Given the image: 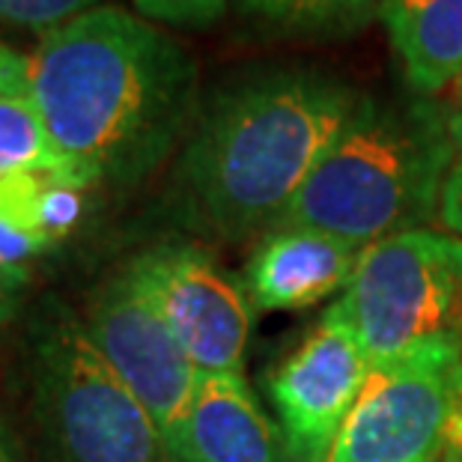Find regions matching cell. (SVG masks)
Wrapping results in <instances>:
<instances>
[{
    "mask_svg": "<svg viewBox=\"0 0 462 462\" xmlns=\"http://www.w3.org/2000/svg\"><path fill=\"white\" fill-rule=\"evenodd\" d=\"M27 90L78 189L125 191L182 150L200 111V72L180 39L120 6L45 33Z\"/></svg>",
    "mask_w": 462,
    "mask_h": 462,
    "instance_id": "cell-1",
    "label": "cell"
},
{
    "mask_svg": "<svg viewBox=\"0 0 462 462\" xmlns=\"http://www.w3.org/2000/svg\"><path fill=\"white\" fill-rule=\"evenodd\" d=\"M361 96L310 69H265L200 102L176 162V200L221 242L269 233L346 125Z\"/></svg>",
    "mask_w": 462,
    "mask_h": 462,
    "instance_id": "cell-2",
    "label": "cell"
},
{
    "mask_svg": "<svg viewBox=\"0 0 462 462\" xmlns=\"http://www.w3.org/2000/svg\"><path fill=\"white\" fill-rule=\"evenodd\" d=\"M450 116L436 105L361 96L274 227H308L358 248L439 218ZM272 227V230H274Z\"/></svg>",
    "mask_w": 462,
    "mask_h": 462,
    "instance_id": "cell-3",
    "label": "cell"
},
{
    "mask_svg": "<svg viewBox=\"0 0 462 462\" xmlns=\"http://www.w3.org/2000/svg\"><path fill=\"white\" fill-rule=\"evenodd\" d=\"M27 367L51 462H173L159 424L63 304L36 319Z\"/></svg>",
    "mask_w": 462,
    "mask_h": 462,
    "instance_id": "cell-4",
    "label": "cell"
},
{
    "mask_svg": "<svg viewBox=\"0 0 462 462\" xmlns=\"http://www.w3.org/2000/svg\"><path fill=\"white\" fill-rule=\"evenodd\" d=\"M328 313L356 334L370 367L424 343H462V239L420 227L367 245Z\"/></svg>",
    "mask_w": 462,
    "mask_h": 462,
    "instance_id": "cell-5",
    "label": "cell"
},
{
    "mask_svg": "<svg viewBox=\"0 0 462 462\" xmlns=\"http://www.w3.org/2000/svg\"><path fill=\"white\" fill-rule=\"evenodd\" d=\"M459 376V340L424 343L373 364L328 462H439Z\"/></svg>",
    "mask_w": 462,
    "mask_h": 462,
    "instance_id": "cell-6",
    "label": "cell"
},
{
    "mask_svg": "<svg viewBox=\"0 0 462 462\" xmlns=\"http://www.w3.org/2000/svg\"><path fill=\"white\" fill-rule=\"evenodd\" d=\"M125 269L159 308L200 376L242 373L254 326L251 299L209 251L162 242L132 257Z\"/></svg>",
    "mask_w": 462,
    "mask_h": 462,
    "instance_id": "cell-7",
    "label": "cell"
},
{
    "mask_svg": "<svg viewBox=\"0 0 462 462\" xmlns=\"http://www.w3.org/2000/svg\"><path fill=\"white\" fill-rule=\"evenodd\" d=\"M84 326L96 349L143 402L171 445L200 385V373L129 269L111 274L93 290Z\"/></svg>",
    "mask_w": 462,
    "mask_h": 462,
    "instance_id": "cell-8",
    "label": "cell"
},
{
    "mask_svg": "<svg viewBox=\"0 0 462 462\" xmlns=\"http://www.w3.org/2000/svg\"><path fill=\"white\" fill-rule=\"evenodd\" d=\"M367 376L370 361L356 334L326 310L269 385L290 462H328L334 439L356 409Z\"/></svg>",
    "mask_w": 462,
    "mask_h": 462,
    "instance_id": "cell-9",
    "label": "cell"
},
{
    "mask_svg": "<svg viewBox=\"0 0 462 462\" xmlns=\"http://www.w3.org/2000/svg\"><path fill=\"white\" fill-rule=\"evenodd\" d=\"M358 245L308 227H274L245 265V290L260 310H301L343 292L361 260Z\"/></svg>",
    "mask_w": 462,
    "mask_h": 462,
    "instance_id": "cell-10",
    "label": "cell"
},
{
    "mask_svg": "<svg viewBox=\"0 0 462 462\" xmlns=\"http://www.w3.org/2000/svg\"><path fill=\"white\" fill-rule=\"evenodd\" d=\"M167 450L173 462H287L278 430L242 373L200 376Z\"/></svg>",
    "mask_w": 462,
    "mask_h": 462,
    "instance_id": "cell-11",
    "label": "cell"
},
{
    "mask_svg": "<svg viewBox=\"0 0 462 462\" xmlns=\"http://www.w3.org/2000/svg\"><path fill=\"white\" fill-rule=\"evenodd\" d=\"M382 22L415 93L432 96L462 75V0H382Z\"/></svg>",
    "mask_w": 462,
    "mask_h": 462,
    "instance_id": "cell-12",
    "label": "cell"
},
{
    "mask_svg": "<svg viewBox=\"0 0 462 462\" xmlns=\"http://www.w3.org/2000/svg\"><path fill=\"white\" fill-rule=\"evenodd\" d=\"M236 6L296 36H346L382 15V0H236Z\"/></svg>",
    "mask_w": 462,
    "mask_h": 462,
    "instance_id": "cell-13",
    "label": "cell"
},
{
    "mask_svg": "<svg viewBox=\"0 0 462 462\" xmlns=\"http://www.w3.org/2000/svg\"><path fill=\"white\" fill-rule=\"evenodd\" d=\"M24 173H57L66 180L63 162L27 87L0 96V182Z\"/></svg>",
    "mask_w": 462,
    "mask_h": 462,
    "instance_id": "cell-14",
    "label": "cell"
},
{
    "mask_svg": "<svg viewBox=\"0 0 462 462\" xmlns=\"http://www.w3.org/2000/svg\"><path fill=\"white\" fill-rule=\"evenodd\" d=\"M99 4L102 0H0V22L45 36Z\"/></svg>",
    "mask_w": 462,
    "mask_h": 462,
    "instance_id": "cell-15",
    "label": "cell"
},
{
    "mask_svg": "<svg viewBox=\"0 0 462 462\" xmlns=\"http://www.w3.org/2000/svg\"><path fill=\"white\" fill-rule=\"evenodd\" d=\"M132 4L146 22L171 27H209L227 9V0H132Z\"/></svg>",
    "mask_w": 462,
    "mask_h": 462,
    "instance_id": "cell-16",
    "label": "cell"
},
{
    "mask_svg": "<svg viewBox=\"0 0 462 462\" xmlns=\"http://www.w3.org/2000/svg\"><path fill=\"white\" fill-rule=\"evenodd\" d=\"M439 221L462 239V107L450 114V164L439 203Z\"/></svg>",
    "mask_w": 462,
    "mask_h": 462,
    "instance_id": "cell-17",
    "label": "cell"
},
{
    "mask_svg": "<svg viewBox=\"0 0 462 462\" xmlns=\"http://www.w3.org/2000/svg\"><path fill=\"white\" fill-rule=\"evenodd\" d=\"M31 278V265H9L0 263V328L6 326L9 317L15 313L22 292Z\"/></svg>",
    "mask_w": 462,
    "mask_h": 462,
    "instance_id": "cell-18",
    "label": "cell"
},
{
    "mask_svg": "<svg viewBox=\"0 0 462 462\" xmlns=\"http://www.w3.org/2000/svg\"><path fill=\"white\" fill-rule=\"evenodd\" d=\"M27 87V57L0 39V96Z\"/></svg>",
    "mask_w": 462,
    "mask_h": 462,
    "instance_id": "cell-19",
    "label": "cell"
},
{
    "mask_svg": "<svg viewBox=\"0 0 462 462\" xmlns=\"http://www.w3.org/2000/svg\"><path fill=\"white\" fill-rule=\"evenodd\" d=\"M445 462H462V376L454 394V409H450L448 436H445Z\"/></svg>",
    "mask_w": 462,
    "mask_h": 462,
    "instance_id": "cell-20",
    "label": "cell"
},
{
    "mask_svg": "<svg viewBox=\"0 0 462 462\" xmlns=\"http://www.w3.org/2000/svg\"><path fill=\"white\" fill-rule=\"evenodd\" d=\"M0 462H24L22 445H18L15 432L9 430L4 418H0Z\"/></svg>",
    "mask_w": 462,
    "mask_h": 462,
    "instance_id": "cell-21",
    "label": "cell"
}]
</instances>
